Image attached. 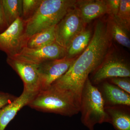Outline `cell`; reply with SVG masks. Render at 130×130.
Segmentation results:
<instances>
[{
	"label": "cell",
	"mask_w": 130,
	"mask_h": 130,
	"mask_svg": "<svg viewBox=\"0 0 130 130\" xmlns=\"http://www.w3.org/2000/svg\"><path fill=\"white\" fill-rule=\"evenodd\" d=\"M112 39L107 21L98 20L88 47L75 58L67 71L51 86L67 93L80 107L85 82L89 75L99 67L108 54Z\"/></svg>",
	"instance_id": "obj_1"
},
{
	"label": "cell",
	"mask_w": 130,
	"mask_h": 130,
	"mask_svg": "<svg viewBox=\"0 0 130 130\" xmlns=\"http://www.w3.org/2000/svg\"><path fill=\"white\" fill-rule=\"evenodd\" d=\"M76 0H42L31 18L26 21V33L29 38L56 25L75 6Z\"/></svg>",
	"instance_id": "obj_2"
},
{
	"label": "cell",
	"mask_w": 130,
	"mask_h": 130,
	"mask_svg": "<svg viewBox=\"0 0 130 130\" xmlns=\"http://www.w3.org/2000/svg\"><path fill=\"white\" fill-rule=\"evenodd\" d=\"M28 106L40 111L70 117L79 112V105L72 97L52 86L39 91Z\"/></svg>",
	"instance_id": "obj_3"
},
{
	"label": "cell",
	"mask_w": 130,
	"mask_h": 130,
	"mask_svg": "<svg viewBox=\"0 0 130 130\" xmlns=\"http://www.w3.org/2000/svg\"><path fill=\"white\" fill-rule=\"evenodd\" d=\"M79 112L81 113L82 123L89 130H94L96 124L109 123L101 93L89 78L81 93Z\"/></svg>",
	"instance_id": "obj_4"
},
{
	"label": "cell",
	"mask_w": 130,
	"mask_h": 130,
	"mask_svg": "<svg viewBox=\"0 0 130 130\" xmlns=\"http://www.w3.org/2000/svg\"><path fill=\"white\" fill-rule=\"evenodd\" d=\"M26 21L19 17L0 34V51L7 57L19 54L26 47L29 37L26 33Z\"/></svg>",
	"instance_id": "obj_5"
},
{
	"label": "cell",
	"mask_w": 130,
	"mask_h": 130,
	"mask_svg": "<svg viewBox=\"0 0 130 130\" xmlns=\"http://www.w3.org/2000/svg\"><path fill=\"white\" fill-rule=\"evenodd\" d=\"M85 26L78 10L74 6L55 25V42L66 50L73 39L85 29Z\"/></svg>",
	"instance_id": "obj_6"
},
{
	"label": "cell",
	"mask_w": 130,
	"mask_h": 130,
	"mask_svg": "<svg viewBox=\"0 0 130 130\" xmlns=\"http://www.w3.org/2000/svg\"><path fill=\"white\" fill-rule=\"evenodd\" d=\"M6 61L22 79L24 89L35 93L41 90L37 65L17 56L7 57Z\"/></svg>",
	"instance_id": "obj_7"
},
{
	"label": "cell",
	"mask_w": 130,
	"mask_h": 130,
	"mask_svg": "<svg viewBox=\"0 0 130 130\" xmlns=\"http://www.w3.org/2000/svg\"><path fill=\"white\" fill-rule=\"evenodd\" d=\"M93 73L91 82L97 85L113 78L129 77L130 66L124 59L108 54Z\"/></svg>",
	"instance_id": "obj_8"
},
{
	"label": "cell",
	"mask_w": 130,
	"mask_h": 130,
	"mask_svg": "<svg viewBox=\"0 0 130 130\" xmlns=\"http://www.w3.org/2000/svg\"><path fill=\"white\" fill-rule=\"evenodd\" d=\"M75 58L69 59L65 57L47 61L37 65L41 80V90L48 88L63 76L69 69Z\"/></svg>",
	"instance_id": "obj_9"
},
{
	"label": "cell",
	"mask_w": 130,
	"mask_h": 130,
	"mask_svg": "<svg viewBox=\"0 0 130 130\" xmlns=\"http://www.w3.org/2000/svg\"><path fill=\"white\" fill-rule=\"evenodd\" d=\"M18 56L32 63L38 65L47 61L58 59L66 56V50L56 42L36 48L25 47Z\"/></svg>",
	"instance_id": "obj_10"
},
{
	"label": "cell",
	"mask_w": 130,
	"mask_h": 130,
	"mask_svg": "<svg viewBox=\"0 0 130 130\" xmlns=\"http://www.w3.org/2000/svg\"><path fill=\"white\" fill-rule=\"evenodd\" d=\"M37 93L29 92L24 89L21 95L13 101L0 109V130H5L18 112L28 106Z\"/></svg>",
	"instance_id": "obj_11"
},
{
	"label": "cell",
	"mask_w": 130,
	"mask_h": 130,
	"mask_svg": "<svg viewBox=\"0 0 130 130\" xmlns=\"http://www.w3.org/2000/svg\"><path fill=\"white\" fill-rule=\"evenodd\" d=\"M75 6L85 25L107 12L106 1L79 0L76 1Z\"/></svg>",
	"instance_id": "obj_12"
},
{
	"label": "cell",
	"mask_w": 130,
	"mask_h": 130,
	"mask_svg": "<svg viewBox=\"0 0 130 130\" xmlns=\"http://www.w3.org/2000/svg\"><path fill=\"white\" fill-rule=\"evenodd\" d=\"M101 89V90H99L104 100L105 106H123L130 107V94L118 86L105 81Z\"/></svg>",
	"instance_id": "obj_13"
},
{
	"label": "cell",
	"mask_w": 130,
	"mask_h": 130,
	"mask_svg": "<svg viewBox=\"0 0 130 130\" xmlns=\"http://www.w3.org/2000/svg\"><path fill=\"white\" fill-rule=\"evenodd\" d=\"M129 107L123 106H105L109 122L116 130H130Z\"/></svg>",
	"instance_id": "obj_14"
},
{
	"label": "cell",
	"mask_w": 130,
	"mask_h": 130,
	"mask_svg": "<svg viewBox=\"0 0 130 130\" xmlns=\"http://www.w3.org/2000/svg\"><path fill=\"white\" fill-rule=\"evenodd\" d=\"M91 31L84 29L73 39L66 49V57L69 59L83 52L89 44L91 39Z\"/></svg>",
	"instance_id": "obj_15"
},
{
	"label": "cell",
	"mask_w": 130,
	"mask_h": 130,
	"mask_svg": "<svg viewBox=\"0 0 130 130\" xmlns=\"http://www.w3.org/2000/svg\"><path fill=\"white\" fill-rule=\"evenodd\" d=\"M55 26L45 29L29 38L26 47L36 48L46 46L55 42Z\"/></svg>",
	"instance_id": "obj_16"
},
{
	"label": "cell",
	"mask_w": 130,
	"mask_h": 130,
	"mask_svg": "<svg viewBox=\"0 0 130 130\" xmlns=\"http://www.w3.org/2000/svg\"><path fill=\"white\" fill-rule=\"evenodd\" d=\"M107 22L112 39L122 46L130 48L129 31L119 23L114 18L109 17Z\"/></svg>",
	"instance_id": "obj_17"
},
{
	"label": "cell",
	"mask_w": 130,
	"mask_h": 130,
	"mask_svg": "<svg viewBox=\"0 0 130 130\" xmlns=\"http://www.w3.org/2000/svg\"><path fill=\"white\" fill-rule=\"evenodd\" d=\"M3 9L8 26L22 16V0H1Z\"/></svg>",
	"instance_id": "obj_18"
},
{
	"label": "cell",
	"mask_w": 130,
	"mask_h": 130,
	"mask_svg": "<svg viewBox=\"0 0 130 130\" xmlns=\"http://www.w3.org/2000/svg\"><path fill=\"white\" fill-rule=\"evenodd\" d=\"M129 32L130 29V1L121 0L120 6L116 16L113 17Z\"/></svg>",
	"instance_id": "obj_19"
},
{
	"label": "cell",
	"mask_w": 130,
	"mask_h": 130,
	"mask_svg": "<svg viewBox=\"0 0 130 130\" xmlns=\"http://www.w3.org/2000/svg\"><path fill=\"white\" fill-rule=\"evenodd\" d=\"M42 0H22V16L26 21L31 18L35 14Z\"/></svg>",
	"instance_id": "obj_20"
},
{
	"label": "cell",
	"mask_w": 130,
	"mask_h": 130,
	"mask_svg": "<svg viewBox=\"0 0 130 130\" xmlns=\"http://www.w3.org/2000/svg\"><path fill=\"white\" fill-rule=\"evenodd\" d=\"M109 79L111 84L130 94V80L129 77L113 78Z\"/></svg>",
	"instance_id": "obj_21"
},
{
	"label": "cell",
	"mask_w": 130,
	"mask_h": 130,
	"mask_svg": "<svg viewBox=\"0 0 130 130\" xmlns=\"http://www.w3.org/2000/svg\"><path fill=\"white\" fill-rule=\"evenodd\" d=\"M121 0L106 1L108 13L110 17H115L118 14L120 6Z\"/></svg>",
	"instance_id": "obj_22"
},
{
	"label": "cell",
	"mask_w": 130,
	"mask_h": 130,
	"mask_svg": "<svg viewBox=\"0 0 130 130\" xmlns=\"http://www.w3.org/2000/svg\"><path fill=\"white\" fill-rule=\"evenodd\" d=\"M17 98L9 93L0 91V109L12 102Z\"/></svg>",
	"instance_id": "obj_23"
},
{
	"label": "cell",
	"mask_w": 130,
	"mask_h": 130,
	"mask_svg": "<svg viewBox=\"0 0 130 130\" xmlns=\"http://www.w3.org/2000/svg\"><path fill=\"white\" fill-rule=\"evenodd\" d=\"M8 27L3 12L1 0H0V34L5 31Z\"/></svg>",
	"instance_id": "obj_24"
}]
</instances>
